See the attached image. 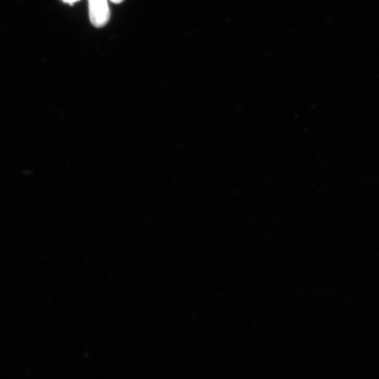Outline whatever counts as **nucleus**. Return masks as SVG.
<instances>
[{"label":"nucleus","mask_w":379,"mask_h":379,"mask_svg":"<svg viewBox=\"0 0 379 379\" xmlns=\"http://www.w3.org/2000/svg\"><path fill=\"white\" fill-rule=\"evenodd\" d=\"M88 3L91 23L97 27L106 25L110 16L107 0H88Z\"/></svg>","instance_id":"obj_1"},{"label":"nucleus","mask_w":379,"mask_h":379,"mask_svg":"<svg viewBox=\"0 0 379 379\" xmlns=\"http://www.w3.org/2000/svg\"><path fill=\"white\" fill-rule=\"evenodd\" d=\"M110 1L114 4H119L122 2L124 0H110Z\"/></svg>","instance_id":"obj_3"},{"label":"nucleus","mask_w":379,"mask_h":379,"mask_svg":"<svg viewBox=\"0 0 379 379\" xmlns=\"http://www.w3.org/2000/svg\"><path fill=\"white\" fill-rule=\"evenodd\" d=\"M65 3H67V4H73L74 3H75L76 1H78L79 0H62Z\"/></svg>","instance_id":"obj_2"}]
</instances>
